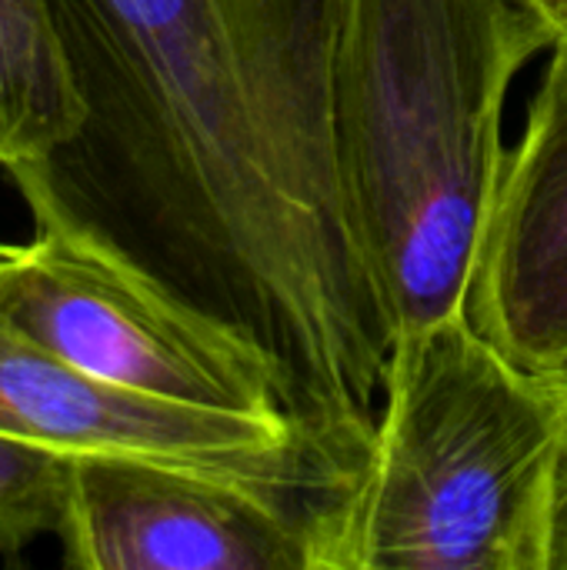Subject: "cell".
Returning <instances> with one entry per match:
<instances>
[{
	"label": "cell",
	"instance_id": "cell-1",
	"mask_svg": "<svg viewBox=\"0 0 567 570\" xmlns=\"http://www.w3.org/2000/svg\"><path fill=\"white\" fill-rule=\"evenodd\" d=\"M80 130L13 180L251 344L294 431L364 474L394 327L348 230L331 67L344 0H47Z\"/></svg>",
	"mask_w": 567,
	"mask_h": 570
},
{
	"label": "cell",
	"instance_id": "cell-2",
	"mask_svg": "<svg viewBox=\"0 0 567 570\" xmlns=\"http://www.w3.org/2000/svg\"><path fill=\"white\" fill-rule=\"evenodd\" d=\"M561 30L538 0H344L331 144L394 337L465 314L515 73Z\"/></svg>",
	"mask_w": 567,
	"mask_h": 570
},
{
	"label": "cell",
	"instance_id": "cell-3",
	"mask_svg": "<svg viewBox=\"0 0 567 570\" xmlns=\"http://www.w3.org/2000/svg\"><path fill=\"white\" fill-rule=\"evenodd\" d=\"M567 411L468 314L394 337L334 570H551Z\"/></svg>",
	"mask_w": 567,
	"mask_h": 570
},
{
	"label": "cell",
	"instance_id": "cell-4",
	"mask_svg": "<svg viewBox=\"0 0 567 570\" xmlns=\"http://www.w3.org/2000/svg\"><path fill=\"white\" fill-rule=\"evenodd\" d=\"M354 491L140 454H74L57 538L77 570H334Z\"/></svg>",
	"mask_w": 567,
	"mask_h": 570
},
{
	"label": "cell",
	"instance_id": "cell-5",
	"mask_svg": "<svg viewBox=\"0 0 567 570\" xmlns=\"http://www.w3.org/2000/svg\"><path fill=\"white\" fill-rule=\"evenodd\" d=\"M0 254V314L80 374L197 407L284 417L267 361L53 217Z\"/></svg>",
	"mask_w": 567,
	"mask_h": 570
},
{
	"label": "cell",
	"instance_id": "cell-6",
	"mask_svg": "<svg viewBox=\"0 0 567 570\" xmlns=\"http://www.w3.org/2000/svg\"><path fill=\"white\" fill-rule=\"evenodd\" d=\"M0 434L67 454H140L307 484L358 488L361 481L317 454L284 417L197 407L94 381L3 314Z\"/></svg>",
	"mask_w": 567,
	"mask_h": 570
},
{
	"label": "cell",
	"instance_id": "cell-7",
	"mask_svg": "<svg viewBox=\"0 0 567 570\" xmlns=\"http://www.w3.org/2000/svg\"><path fill=\"white\" fill-rule=\"evenodd\" d=\"M465 314L531 374L567 354V33L551 47L525 137L508 154Z\"/></svg>",
	"mask_w": 567,
	"mask_h": 570
},
{
	"label": "cell",
	"instance_id": "cell-8",
	"mask_svg": "<svg viewBox=\"0 0 567 570\" xmlns=\"http://www.w3.org/2000/svg\"><path fill=\"white\" fill-rule=\"evenodd\" d=\"M80 120L47 0H0V170L10 184L47 167Z\"/></svg>",
	"mask_w": 567,
	"mask_h": 570
},
{
	"label": "cell",
	"instance_id": "cell-9",
	"mask_svg": "<svg viewBox=\"0 0 567 570\" xmlns=\"http://www.w3.org/2000/svg\"><path fill=\"white\" fill-rule=\"evenodd\" d=\"M67 451L0 434V558H20L37 538L57 534L70 478Z\"/></svg>",
	"mask_w": 567,
	"mask_h": 570
},
{
	"label": "cell",
	"instance_id": "cell-10",
	"mask_svg": "<svg viewBox=\"0 0 567 570\" xmlns=\"http://www.w3.org/2000/svg\"><path fill=\"white\" fill-rule=\"evenodd\" d=\"M551 570H567V451L558 481V508H555V538H551Z\"/></svg>",
	"mask_w": 567,
	"mask_h": 570
},
{
	"label": "cell",
	"instance_id": "cell-11",
	"mask_svg": "<svg viewBox=\"0 0 567 570\" xmlns=\"http://www.w3.org/2000/svg\"><path fill=\"white\" fill-rule=\"evenodd\" d=\"M538 381H541V384H545V387L561 401V407L567 411V354L558 361V364H555V367L541 371V374H538Z\"/></svg>",
	"mask_w": 567,
	"mask_h": 570
},
{
	"label": "cell",
	"instance_id": "cell-12",
	"mask_svg": "<svg viewBox=\"0 0 567 570\" xmlns=\"http://www.w3.org/2000/svg\"><path fill=\"white\" fill-rule=\"evenodd\" d=\"M548 13H551V20L558 23V30L567 33V0H538Z\"/></svg>",
	"mask_w": 567,
	"mask_h": 570
}]
</instances>
